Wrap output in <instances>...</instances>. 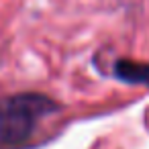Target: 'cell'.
<instances>
[{"instance_id": "1", "label": "cell", "mask_w": 149, "mask_h": 149, "mask_svg": "<svg viewBox=\"0 0 149 149\" xmlns=\"http://www.w3.org/2000/svg\"><path fill=\"white\" fill-rule=\"evenodd\" d=\"M55 108L57 104L43 94H17L0 98V143H25L35 125Z\"/></svg>"}, {"instance_id": "2", "label": "cell", "mask_w": 149, "mask_h": 149, "mask_svg": "<svg viewBox=\"0 0 149 149\" xmlns=\"http://www.w3.org/2000/svg\"><path fill=\"white\" fill-rule=\"evenodd\" d=\"M116 78L131 82V84H147L149 86V63H137V61H125L120 59L114 68Z\"/></svg>"}]
</instances>
